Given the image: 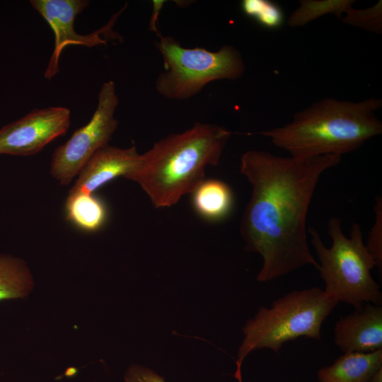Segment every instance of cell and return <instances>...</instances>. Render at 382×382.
I'll list each match as a JSON object with an SVG mask.
<instances>
[{"instance_id": "11", "label": "cell", "mask_w": 382, "mask_h": 382, "mask_svg": "<svg viewBox=\"0 0 382 382\" xmlns=\"http://www.w3.org/2000/svg\"><path fill=\"white\" fill-rule=\"evenodd\" d=\"M139 157L135 145L120 149L108 144L99 149L81 168L69 193L93 194L110 180L131 173Z\"/></svg>"}, {"instance_id": "12", "label": "cell", "mask_w": 382, "mask_h": 382, "mask_svg": "<svg viewBox=\"0 0 382 382\" xmlns=\"http://www.w3.org/2000/svg\"><path fill=\"white\" fill-rule=\"evenodd\" d=\"M382 369V349L372 352H345L318 371L319 382H368Z\"/></svg>"}, {"instance_id": "10", "label": "cell", "mask_w": 382, "mask_h": 382, "mask_svg": "<svg viewBox=\"0 0 382 382\" xmlns=\"http://www.w3.org/2000/svg\"><path fill=\"white\" fill-rule=\"evenodd\" d=\"M334 342L344 353L372 352L382 349V307L365 303L340 318L333 331Z\"/></svg>"}, {"instance_id": "9", "label": "cell", "mask_w": 382, "mask_h": 382, "mask_svg": "<svg viewBox=\"0 0 382 382\" xmlns=\"http://www.w3.org/2000/svg\"><path fill=\"white\" fill-rule=\"evenodd\" d=\"M69 125L70 110L65 107L34 110L0 129V154H35L64 135Z\"/></svg>"}, {"instance_id": "16", "label": "cell", "mask_w": 382, "mask_h": 382, "mask_svg": "<svg viewBox=\"0 0 382 382\" xmlns=\"http://www.w3.org/2000/svg\"><path fill=\"white\" fill-rule=\"evenodd\" d=\"M353 0H301L300 6L289 16L288 25L299 27L319 18L332 13L340 18L341 13L352 6Z\"/></svg>"}, {"instance_id": "3", "label": "cell", "mask_w": 382, "mask_h": 382, "mask_svg": "<svg viewBox=\"0 0 382 382\" xmlns=\"http://www.w3.org/2000/svg\"><path fill=\"white\" fill-rule=\"evenodd\" d=\"M381 107L382 99L375 97L359 102L324 98L296 112L290 122L259 134L294 158L342 156L381 134L376 116Z\"/></svg>"}, {"instance_id": "15", "label": "cell", "mask_w": 382, "mask_h": 382, "mask_svg": "<svg viewBox=\"0 0 382 382\" xmlns=\"http://www.w3.org/2000/svg\"><path fill=\"white\" fill-rule=\"evenodd\" d=\"M33 286V278L23 260L0 255V301L22 298Z\"/></svg>"}, {"instance_id": "5", "label": "cell", "mask_w": 382, "mask_h": 382, "mask_svg": "<svg viewBox=\"0 0 382 382\" xmlns=\"http://www.w3.org/2000/svg\"><path fill=\"white\" fill-rule=\"evenodd\" d=\"M342 222L337 216H332L328 222L332 240L330 248L324 244L316 228H307L319 261L318 270L325 282L323 290L338 303H348L355 309L368 303L381 306L382 292L371 274L376 262L365 246L361 226L352 224L349 237H347Z\"/></svg>"}, {"instance_id": "7", "label": "cell", "mask_w": 382, "mask_h": 382, "mask_svg": "<svg viewBox=\"0 0 382 382\" xmlns=\"http://www.w3.org/2000/svg\"><path fill=\"white\" fill-rule=\"evenodd\" d=\"M118 103L115 83L104 82L89 122L76 129L52 154L50 173L60 185H68L92 155L108 144L118 125L114 116Z\"/></svg>"}, {"instance_id": "18", "label": "cell", "mask_w": 382, "mask_h": 382, "mask_svg": "<svg viewBox=\"0 0 382 382\" xmlns=\"http://www.w3.org/2000/svg\"><path fill=\"white\" fill-rule=\"evenodd\" d=\"M342 18L345 23L362 28L366 31L381 33L382 32V1L366 9H355L352 6L346 11Z\"/></svg>"}, {"instance_id": "17", "label": "cell", "mask_w": 382, "mask_h": 382, "mask_svg": "<svg viewBox=\"0 0 382 382\" xmlns=\"http://www.w3.org/2000/svg\"><path fill=\"white\" fill-rule=\"evenodd\" d=\"M241 8L245 16L265 28L277 29L283 25L284 13L277 3L268 0H243Z\"/></svg>"}, {"instance_id": "2", "label": "cell", "mask_w": 382, "mask_h": 382, "mask_svg": "<svg viewBox=\"0 0 382 382\" xmlns=\"http://www.w3.org/2000/svg\"><path fill=\"white\" fill-rule=\"evenodd\" d=\"M231 135L224 127L196 122L140 154L137 165L125 178L139 184L156 208L170 207L195 192L204 180L207 166L219 164Z\"/></svg>"}, {"instance_id": "6", "label": "cell", "mask_w": 382, "mask_h": 382, "mask_svg": "<svg viewBox=\"0 0 382 382\" xmlns=\"http://www.w3.org/2000/svg\"><path fill=\"white\" fill-rule=\"evenodd\" d=\"M164 70L155 81L162 97L175 100H187L216 80H236L245 72L241 52L226 45L217 51L202 47L187 48L170 36H161L156 42Z\"/></svg>"}, {"instance_id": "19", "label": "cell", "mask_w": 382, "mask_h": 382, "mask_svg": "<svg viewBox=\"0 0 382 382\" xmlns=\"http://www.w3.org/2000/svg\"><path fill=\"white\" fill-rule=\"evenodd\" d=\"M374 210L375 212V221L365 246L376 262V267L380 272L381 278L382 271V197H376Z\"/></svg>"}, {"instance_id": "14", "label": "cell", "mask_w": 382, "mask_h": 382, "mask_svg": "<svg viewBox=\"0 0 382 382\" xmlns=\"http://www.w3.org/2000/svg\"><path fill=\"white\" fill-rule=\"evenodd\" d=\"M65 212L68 220L86 231H98L107 219L104 203L93 194L69 193Z\"/></svg>"}, {"instance_id": "4", "label": "cell", "mask_w": 382, "mask_h": 382, "mask_svg": "<svg viewBox=\"0 0 382 382\" xmlns=\"http://www.w3.org/2000/svg\"><path fill=\"white\" fill-rule=\"evenodd\" d=\"M337 303L315 286L293 290L274 300L270 308L260 307L243 328L235 378L242 382L243 361L254 350L267 348L277 353L285 342L301 337L320 340L321 326Z\"/></svg>"}, {"instance_id": "1", "label": "cell", "mask_w": 382, "mask_h": 382, "mask_svg": "<svg viewBox=\"0 0 382 382\" xmlns=\"http://www.w3.org/2000/svg\"><path fill=\"white\" fill-rule=\"evenodd\" d=\"M340 161L341 156L335 154L296 158L262 150L241 156L240 172L250 184L251 195L240 233L245 250L262 257L258 282L274 280L306 265L318 270L308 242V210L320 177Z\"/></svg>"}, {"instance_id": "20", "label": "cell", "mask_w": 382, "mask_h": 382, "mask_svg": "<svg viewBox=\"0 0 382 382\" xmlns=\"http://www.w3.org/2000/svg\"><path fill=\"white\" fill-rule=\"evenodd\" d=\"M124 382H166L164 378L154 371L139 365L129 367Z\"/></svg>"}, {"instance_id": "8", "label": "cell", "mask_w": 382, "mask_h": 382, "mask_svg": "<svg viewBox=\"0 0 382 382\" xmlns=\"http://www.w3.org/2000/svg\"><path fill=\"white\" fill-rule=\"evenodd\" d=\"M30 4L47 21L54 35V51L44 74L47 79H50L59 71V57L67 45L91 47L105 45L109 39L120 38L113 32L112 27L125 6L112 15L108 23L100 29L88 35H82L75 31L74 23L77 15L88 6V1L32 0Z\"/></svg>"}, {"instance_id": "21", "label": "cell", "mask_w": 382, "mask_h": 382, "mask_svg": "<svg viewBox=\"0 0 382 382\" xmlns=\"http://www.w3.org/2000/svg\"><path fill=\"white\" fill-rule=\"evenodd\" d=\"M368 382H382V369H379Z\"/></svg>"}, {"instance_id": "13", "label": "cell", "mask_w": 382, "mask_h": 382, "mask_svg": "<svg viewBox=\"0 0 382 382\" xmlns=\"http://www.w3.org/2000/svg\"><path fill=\"white\" fill-rule=\"evenodd\" d=\"M233 199L229 186L216 179L204 180L192 193L196 212L210 220L226 216L232 207Z\"/></svg>"}]
</instances>
